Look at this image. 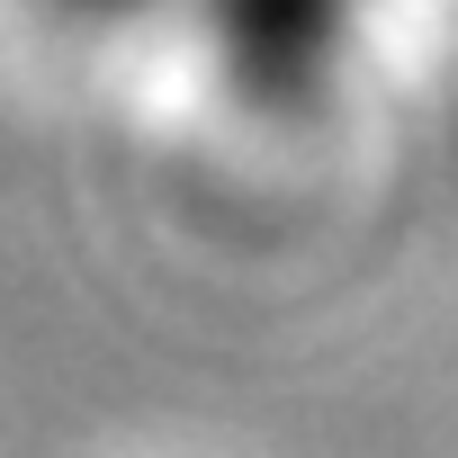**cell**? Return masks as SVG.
<instances>
[{
    "mask_svg": "<svg viewBox=\"0 0 458 458\" xmlns=\"http://www.w3.org/2000/svg\"><path fill=\"white\" fill-rule=\"evenodd\" d=\"M180 10L207 28L225 81L261 108H297L333 81L360 0H180Z\"/></svg>",
    "mask_w": 458,
    "mask_h": 458,
    "instance_id": "6da1fadb",
    "label": "cell"
},
{
    "mask_svg": "<svg viewBox=\"0 0 458 458\" xmlns=\"http://www.w3.org/2000/svg\"><path fill=\"white\" fill-rule=\"evenodd\" d=\"M64 10H81V19H135V10H162V0H64Z\"/></svg>",
    "mask_w": 458,
    "mask_h": 458,
    "instance_id": "7a4b0ae2",
    "label": "cell"
}]
</instances>
